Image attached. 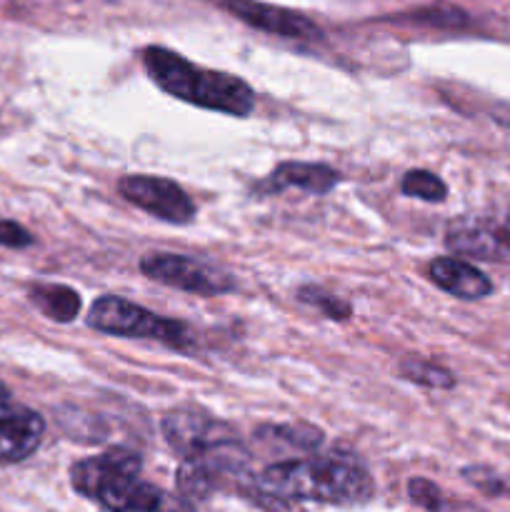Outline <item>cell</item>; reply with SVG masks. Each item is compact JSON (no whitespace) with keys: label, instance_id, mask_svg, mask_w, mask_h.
I'll list each match as a JSON object with an SVG mask.
<instances>
[{"label":"cell","instance_id":"obj_1","mask_svg":"<svg viewBox=\"0 0 510 512\" xmlns=\"http://www.w3.org/2000/svg\"><path fill=\"white\" fill-rule=\"evenodd\" d=\"M375 495L368 468L350 455H313L303 460H283L255 478V505L280 510L290 503L365 505Z\"/></svg>","mask_w":510,"mask_h":512},{"label":"cell","instance_id":"obj_2","mask_svg":"<svg viewBox=\"0 0 510 512\" xmlns=\"http://www.w3.org/2000/svg\"><path fill=\"white\" fill-rule=\"evenodd\" d=\"M70 485L103 512H198L193 500L143 480V458L130 448L78 460L70 468Z\"/></svg>","mask_w":510,"mask_h":512},{"label":"cell","instance_id":"obj_3","mask_svg":"<svg viewBox=\"0 0 510 512\" xmlns=\"http://www.w3.org/2000/svg\"><path fill=\"white\" fill-rule=\"evenodd\" d=\"M143 65L153 83L173 98L235 118L253 113V88L235 75L205 70L160 45H148L143 50Z\"/></svg>","mask_w":510,"mask_h":512},{"label":"cell","instance_id":"obj_4","mask_svg":"<svg viewBox=\"0 0 510 512\" xmlns=\"http://www.w3.org/2000/svg\"><path fill=\"white\" fill-rule=\"evenodd\" d=\"M90 328L100 333L118 335V338H150L170 345V348H185L190 333L178 320L160 318L130 300L118 298V295H103L90 305L88 313Z\"/></svg>","mask_w":510,"mask_h":512},{"label":"cell","instance_id":"obj_5","mask_svg":"<svg viewBox=\"0 0 510 512\" xmlns=\"http://www.w3.org/2000/svg\"><path fill=\"white\" fill-rule=\"evenodd\" d=\"M140 270L155 283L170 285L175 290H185L193 295H223L235 288V280L225 270L205 263V260L188 258L173 253H148L140 260Z\"/></svg>","mask_w":510,"mask_h":512},{"label":"cell","instance_id":"obj_6","mask_svg":"<svg viewBox=\"0 0 510 512\" xmlns=\"http://www.w3.org/2000/svg\"><path fill=\"white\" fill-rule=\"evenodd\" d=\"M120 195L135 208L173 225H185L195 218V205L175 180L158 175H128L118 183Z\"/></svg>","mask_w":510,"mask_h":512},{"label":"cell","instance_id":"obj_7","mask_svg":"<svg viewBox=\"0 0 510 512\" xmlns=\"http://www.w3.org/2000/svg\"><path fill=\"white\" fill-rule=\"evenodd\" d=\"M160 428H163L165 443L183 460L198 458L223 440L238 438V433L228 423L210 418L208 413L198 408L170 410V413H165Z\"/></svg>","mask_w":510,"mask_h":512},{"label":"cell","instance_id":"obj_8","mask_svg":"<svg viewBox=\"0 0 510 512\" xmlns=\"http://www.w3.org/2000/svg\"><path fill=\"white\" fill-rule=\"evenodd\" d=\"M220 8H225L230 15L243 20V23L250 25V28L263 30V33H270V35H280V38H290V40L323 38V30H320L313 20L305 18L303 13H295V10L280 8V5L258 3V0H220Z\"/></svg>","mask_w":510,"mask_h":512},{"label":"cell","instance_id":"obj_9","mask_svg":"<svg viewBox=\"0 0 510 512\" xmlns=\"http://www.w3.org/2000/svg\"><path fill=\"white\" fill-rule=\"evenodd\" d=\"M445 245L475 260H505L510 258V228L485 220H460L448 230Z\"/></svg>","mask_w":510,"mask_h":512},{"label":"cell","instance_id":"obj_10","mask_svg":"<svg viewBox=\"0 0 510 512\" xmlns=\"http://www.w3.org/2000/svg\"><path fill=\"white\" fill-rule=\"evenodd\" d=\"M43 435V415L18 405L13 413L0 418V465H15L28 460L40 448Z\"/></svg>","mask_w":510,"mask_h":512},{"label":"cell","instance_id":"obj_11","mask_svg":"<svg viewBox=\"0 0 510 512\" xmlns=\"http://www.w3.org/2000/svg\"><path fill=\"white\" fill-rule=\"evenodd\" d=\"M428 278L460 300H483L493 293V280L460 258H435L428 265Z\"/></svg>","mask_w":510,"mask_h":512},{"label":"cell","instance_id":"obj_12","mask_svg":"<svg viewBox=\"0 0 510 512\" xmlns=\"http://www.w3.org/2000/svg\"><path fill=\"white\" fill-rule=\"evenodd\" d=\"M338 173L323 163H283L258 185L260 193H280L285 188H298L310 195H328L338 185Z\"/></svg>","mask_w":510,"mask_h":512},{"label":"cell","instance_id":"obj_13","mask_svg":"<svg viewBox=\"0 0 510 512\" xmlns=\"http://www.w3.org/2000/svg\"><path fill=\"white\" fill-rule=\"evenodd\" d=\"M30 303L55 323H73L80 313V295L68 285L40 283L28 290Z\"/></svg>","mask_w":510,"mask_h":512},{"label":"cell","instance_id":"obj_14","mask_svg":"<svg viewBox=\"0 0 510 512\" xmlns=\"http://www.w3.org/2000/svg\"><path fill=\"white\" fill-rule=\"evenodd\" d=\"M258 440L285 445V448L300 450V453H315L323 445V430L308 423L265 425L258 430Z\"/></svg>","mask_w":510,"mask_h":512},{"label":"cell","instance_id":"obj_15","mask_svg":"<svg viewBox=\"0 0 510 512\" xmlns=\"http://www.w3.org/2000/svg\"><path fill=\"white\" fill-rule=\"evenodd\" d=\"M400 373L403 378L413 380V383L425 385V388H435V390H450L455 388V375L450 373L448 368L443 365L428 363V360L420 358H408L400 363Z\"/></svg>","mask_w":510,"mask_h":512},{"label":"cell","instance_id":"obj_16","mask_svg":"<svg viewBox=\"0 0 510 512\" xmlns=\"http://www.w3.org/2000/svg\"><path fill=\"white\" fill-rule=\"evenodd\" d=\"M400 190L410 198L425 200V203H443L445 195H448V185L430 170H410V173H405Z\"/></svg>","mask_w":510,"mask_h":512},{"label":"cell","instance_id":"obj_17","mask_svg":"<svg viewBox=\"0 0 510 512\" xmlns=\"http://www.w3.org/2000/svg\"><path fill=\"white\" fill-rule=\"evenodd\" d=\"M393 20H408V23L433 25V28H465L468 25V15L453 5H430V8L415 10L410 15H400Z\"/></svg>","mask_w":510,"mask_h":512},{"label":"cell","instance_id":"obj_18","mask_svg":"<svg viewBox=\"0 0 510 512\" xmlns=\"http://www.w3.org/2000/svg\"><path fill=\"white\" fill-rule=\"evenodd\" d=\"M463 478L468 480L475 490L488 495V498H510V478H503V475L493 473V470L483 468V465L465 468Z\"/></svg>","mask_w":510,"mask_h":512},{"label":"cell","instance_id":"obj_19","mask_svg":"<svg viewBox=\"0 0 510 512\" xmlns=\"http://www.w3.org/2000/svg\"><path fill=\"white\" fill-rule=\"evenodd\" d=\"M298 298L303 300V303L320 308L325 315H328V318H333V320H348L350 315H353V308H350L345 300L335 298V295L325 293V290H320V288H303L298 293Z\"/></svg>","mask_w":510,"mask_h":512},{"label":"cell","instance_id":"obj_20","mask_svg":"<svg viewBox=\"0 0 510 512\" xmlns=\"http://www.w3.org/2000/svg\"><path fill=\"white\" fill-rule=\"evenodd\" d=\"M408 498L413 500L418 508H423L425 512H440L445 505L443 490L428 478H410L408 480Z\"/></svg>","mask_w":510,"mask_h":512},{"label":"cell","instance_id":"obj_21","mask_svg":"<svg viewBox=\"0 0 510 512\" xmlns=\"http://www.w3.org/2000/svg\"><path fill=\"white\" fill-rule=\"evenodd\" d=\"M0 245L3 248H28L33 245V235L15 220H0Z\"/></svg>","mask_w":510,"mask_h":512},{"label":"cell","instance_id":"obj_22","mask_svg":"<svg viewBox=\"0 0 510 512\" xmlns=\"http://www.w3.org/2000/svg\"><path fill=\"white\" fill-rule=\"evenodd\" d=\"M15 408H18V405H15L13 398H10V390L0 383V418H5L8 413H13Z\"/></svg>","mask_w":510,"mask_h":512}]
</instances>
